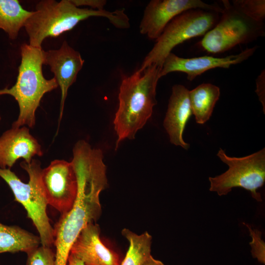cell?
Listing matches in <instances>:
<instances>
[{
	"instance_id": "obj_1",
	"label": "cell",
	"mask_w": 265,
	"mask_h": 265,
	"mask_svg": "<svg viewBox=\"0 0 265 265\" xmlns=\"http://www.w3.org/2000/svg\"><path fill=\"white\" fill-rule=\"evenodd\" d=\"M77 176L78 192L72 208L61 214L54 230L55 265H67L71 247L81 230L101 215V192L107 186L106 166L100 149L84 140L77 142L71 161Z\"/></svg>"
},
{
	"instance_id": "obj_2",
	"label": "cell",
	"mask_w": 265,
	"mask_h": 265,
	"mask_svg": "<svg viewBox=\"0 0 265 265\" xmlns=\"http://www.w3.org/2000/svg\"><path fill=\"white\" fill-rule=\"evenodd\" d=\"M35 9L24 26L29 37V44L34 47L42 48L45 38L58 36L90 17L106 18L113 26L120 29L130 26L129 18L124 9L108 11L81 8L75 6L71 0L59 2L42 0L37 4Z\"/></svg>"
},
{
	"instance_id": "obj_3",
	"label": "cell",
	"mask_w": 265,
	"mask_h": 265,
	"mask_svg": "<svg viewBox=\"0 0 265 265\" xmlns=\"http://www.w3.org/2000/svg\"><path fill=\"white\" fill-rule=\"evenodd\" d=\"M161 67L152 64L143 71L137 70L122 81L118 95L119 106L113 121L118 138L117 149L125 139H133L151 117L157 104L156 88Z\"/></svg>"
},
{
	"instance_id": "obj_4",
	"label": "cell",
	"mask_w": 265,
	"mask_h": 265,
	"mask_svg": "<svg viewBox=\"0 0 265 265\" xmlns=\"http://www.w3.org/2000/svg\"><path fill=\"white\" fill-rule=\"evenodd\" d=\"M21 62L16 82L10 88L0 89V95H11L18 104L19 114L12 127L26 126L33 128L35 125V112L42 97L58 85L54 77L47 80L43 76L44 51L42 48L25 43L21 45Z\"/></svg>"
},
{
	"instance_id": "obj_5",
	"label": "cell",
	"mask_w": 265,
	"mask_h": 265,
	"mask_svg": "<svg viewBox=\"0 0 265 265\" xmlns=\"http://www.w3.org/2000/svg\"><path fill=\"white\" fill-rule=\"evenodd\" d=\"M40 161L33 159L29 163L23 161L20 166L28 174L29 180L24 183L10 169L0 168V177L11 189L14 201L21 204L32 222L40 238L41 245L52 247L54 245L53 227L47 212L48 205L41 183Z\"/></svg>"
},
{
	"instance_id": "obj_6",
	"label": "cell",
	"mask_w": 265,
	"mask_h": 265,
	"mask_svg": "<svg viewBox=\"0 0 265 265\" xmlns=\"http://www.w3.org/2000/svg\"><path fill=\"white\" fill-rule=\"evenodd\" d=\"M218 13L200 9L186 11L166 26L138 70L143 71L152 64L161 68L167 56L177 45L191 38L204 35L218 21Z\"/></svg>"
},
{
	"instance_id": "obj_7",
	"label": "cell",
	"mask_w": 265,
	"mask_h": 265,
	"mask_svg": "<svg viewBox=\"0 0 265 265\" xmlns=\"http://www.w3.org/2000/svg\"><path fill=\"white\" fill-rule=\"evenodd\" d=\"M221 16L200 42L208 52L221 53L236 46L252 42L265 34L264 22L254 21L237 10L229 0H222Z\"/></svg>"
},
{
	"instance_id": "obj_8",
	"label": "cell",
	"mask_w": 265,
	"mask_h": 265,
	"mask_svg": "<svg viewBox=\"0 0 265 265\" xmlns=\"http://www.w3.org/2000/svg\"><path fill=\"white\" fill-rule=\"evenodd\" d=\"M217 156L229 169L220 175L209 177L210 190L222 196L227 194L233 188L239 187L249 191L254 199L261 202L262 198L257 189L265 182V148L241 158L229 157L219 148Z\"/></svg>"
},
{
	"instance_id": "obj_9",
	"label": "cell",
	"mask_w": 265,
	"mask_h": 265,
	"mask_svg": "<svg viewBox=\"0 0 265 265\" xmlns=\"http://www.w3.org/2000/svg\"><path fill=\"white\" fill-rule=\"evenodd\" d=\"M41 183L48 205L61 214L72 208L77 195L78 181L71 161H51L42 169Z\"/></svg>"
},
{
	"instance_id": "obj_10",
	"label": "cell",
	"mask_w": 265,
	"mask_h": 265,
	"mask_svg": "<svg viewBox=\"0 0 265 265\" xmlns=\"http://www.w3.org/2000/svg\"><path fill=\"white\" fill-rule=\"evenodd\" d=\"M200 9L221 13L223 8L200 0H152L146 5L139 31L151 39H157L175 17L181 13Z\"/></svg>"
},
{
	"instance_id": "obj_11",
	"label": "cell",
	"mask_w": 265,
	"mask_h": 265,
	"mask_svg": "<svg viewBox=\"0 0 265 265\" xmlns=\"http://www.w3.org/2000/svg\"><path fill=\"white\" fill-rule=\"evenodd\" d=\"M257 46L247 48L239 53L223 57L203 56L192 58L179 57L172 52L165 59L161 67L160 78L174 72H180L187 75L189 81L209 70L216 68H229L232 65L240 63L251 57Z\"/></svg>"
},
{
	"instance_id": "obj_12",
	"label": "cell",
	"mask_w": 265,
	"mask_h": 265,
	"mask_svg": "<svg viewBox=\"0 0 265 265\" xmlns=\"http://www.w3.org/2000/svg\"><path fill=\"white\" fill-rule=\"evenodd\" d=\"M84 62L80 53L70 47L66 41L58 49L44 52L43 64L49 65L61 90L59 122L62 117L68 89L76 81Z\"/></svg>"
},
{
	"instance_id": "obj_13",
	"label": "cell",
	"mask_w": 265,
	"mask_h": 265,
	"mask_svg": "<svg viewBox=\"0 0 265 265\" xmlns=\"http://www.w3.org/2000/svg\"><path fill=\"white\" fill-rule=\"evenodd\" d=\"M43 155L41 145L26 126L12 127L0 137V168L11 169L21 158L29 163L35 156Z\"/></svg>"
},
{
	"instance_id": "obj_14",
	"label": "cell",
	"mask_w": 265,
	"mask_h": 265,
	"mask_svg": "<svg viewBox=\"0 0 265 265\" xmlns=\"http://www.w3.org/2000/svg\"><path fill=\"white\" fill-rule=\"evenodd\" d=\"M100 231L97 223L88 224L74 242L70 253L81 260L85 265H120L117 254L101 241Z\"/></svg>"
},
{
	"instance_id": "obj_15",
	"label": "cell",
	"mask_w": 265,
	"mask_h": 265,
	"mask_svg": "<svg viewBox=\"0 0 265 265\" xmlns=\"http://www.w3.org/2000/svg\"><path fill=\"white\" fill-rule=\"evenodd\" d=\"M192 114L189 90L181 84L173 85L163 126L168 134L170 142L186 150L189 148V145L184 140L183 133Z\"/></svg>"
},
{
	"instance_id": "obj_16",
	"label": "cell",
	"mask_w": 265,
	"mask_h": 265,
	"mask_svg": "<svg viewBox=\"0 0 265 265\" xmlns=\"http://www.w3.org/2000/svg\"><path fill=\"white\" fill-rule=\"evenodd\" d=\"M41 244L36 236L18 226L0 222V253L24 252L26 254Z\"/></svg>"
},
{
	"instance_id": "obj_17",
	"label": "cell",
	"mask_w": 265,
	"mask_h": 265,
	"mask_svg": "<svg viewBox=\"0 0 265 265\" xmlns=\"http://www.w3.org/2000/svg\"><path fill=\"white\" fill-rule=\"evenodd\" d=\"M220 94L218 86L208 83L189 91L191 109L197 123L203 124L209 120Z\"/></svg>"
},
{
	"instance_id": "obj_18",
	"label": "cell",
	"mask_w": 265,
	"mask_h": 265,
	"mask_svg": "<svg viewBox=\"0 0 265 265\" xmlns=\"http://www.w3.org/2000/svg\"><path fill=\"white\" fill-rule=\"evenodd\" d=\"M33 13L23 8L18 0H0V28L15 39Z\"/></svg>"
},
{
	"instance_id": "obj_19",
	"label": "cell",
	"mask_w": 265,
	"mask_h": 265,
	"mask_svg": "<svg viewBox=\"0 0 265 265\" xmlns=\"http://www.w3.org/2000/svg\"><path fill=\"white\" fill-rule=\"evenodd\" d=\"M121 233L129 241V246L120 265H141L151 255L152 236L147 232L137 235L127 228Z\"/></svg>"
},
{
	"instance_id": "obj_20",
	"label": "cell",
	"mask_w": 265,
	"mask_h": 265,
	"mask_svg": "<svg viewBox=\"0 0 265 265\" xmlns=\"http://www.w3.org/2000/svg\"><path fill=\"white\" fill-rule=\"evenodd\" d=\"M232 5L249 18L264 22L265 18V0H234Z\"/></svg>"
},
{
	"instance_id": "obj_21",
	"label": "cell",
	"mask_w": 265,
	"mask_h": 265,
	"mask_svg": "<svg viewBox=\"0 0 265 265\" xmlns=\"http://www.w3.org/2000/svg\"><path fill=\"white\" fill-rule=\"evenodd\" d=\"M27 255L26 265H55V253L51 247L39 246Z\"/></svg>"
},
{
	"instance_id": "obj_22",
	"label": "cell",
	"mask_w": 265,
	"mask_h": 265,
	"mask_svg": "<svg viewBox=\"0 0 265 265\" xmlns=\"http://www.w3.org/2000/svg\"><path fill=\"white\" fill-rule=\"evenodd\" d=\"M244 224L249 229L252 241L250 242L252 256L261 264L265 263V243L262 239L261 232L256 229H252L247 224Z\"/></svg>"
},
{
	"instance_id": "obj_23",
	"label": "cell",
	"mask_w": 265,
	"mask_h": 265,
	"mask_svg": "<svg viewBox=\"0 0 265 265\" xmlns=\"http://www.w3.org/2000/svg\"><path fill=\"white\" fill-rule=\"evenodd\" d=\"M256 92L259 97L263 107V110L265 112V72L263 70L256 79Z\"/></svg>"
},
{
	"instance_id": "obj_24",
	"label": "cell",
	"mask_w": 265,
	"mask_h": 265,
	"mask_svg": "<svg viewBox=\"0 0 265 265\" xmlns=\"http://www.w3.org/2000/svg\"><path fill=\"white\" fill-rule=\"evenodd\" d=\"M77 7L80 6H89L91 9L96 10H103L106 3L105 0H71Z\"/></svg>"
},
{
	"instance_id": "obj_25",
	"label": "cell",
	"mask_w": 265,
	"mask_h": 265,
	"mask_svg": "<svg viewBox=\"0 0 265 265\" xmlns=\"http://www.w3.org/2000/svg\"><path fill=\"white\" fill-rule=\"evenodd\" d=\"M67 265H85V264L81 260L70 253L68 258Z\"/></svg>"
},
{
	"instance_id": "obj_26",
	"label": "cell",
	"mask_w": 265,
	"mask_h": 265,
	"mask_svg": "<svg viewBox=\"0 0 265 265\" xmlns=\"http://www.w3.org/2000/svg\"><path fill=\"white\" fill-rule=\"evenodd\" d=\"M141 265H165L160 261L154 259L151 255Z\"/></svg>"
},
{
	"instance_id": "obj_27",
	"label": "cell",
	"mask_w": 265,
	"mask_h": 265,
	"mask_svg": "<svg viewBox=\"0 0 265 265\" xmlns=\"http://www.w3.org/2000/svg\"><path fill=\"white\" fill-rule=\"evenodd\" d=\"M0 121H1V117H0Z\"/></svg>"
}]
</instances>
